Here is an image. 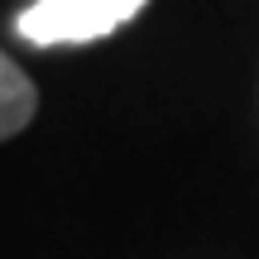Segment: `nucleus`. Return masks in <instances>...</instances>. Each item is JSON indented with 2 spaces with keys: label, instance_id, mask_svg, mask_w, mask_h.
Returning <instances> with one entry per match:
<instances>
[{
  "label": "nucleus",
  "instance_id": "1",
  "mask_svg": "<svg viewBox=\"0 0 259 259\" xmlns=\"http://www.w3.org/2000/svg\"><path fill=\"white\" fill-rule=\"evenodd\" d=\"M149 0H34L15 15V34L24 44H96L144 10Z\"/></svg>",
  "mask_w": 259,
  "mask_h": 259
},
{
  "label": "nucleus",
  "instance_id": "2",
  "mask_svg": "<svg viewBox=\"0 0 259 259\" xmlns=\"http://www.w3.org/2000/svg\"><path fill=\"white\" fill-rule=\"evenodd\" d=\"M34 111H38L34 82L19 72V63L10 53H0V139L19 135V130L34 120Z\"/></svg>",
  "mask_w": 259,
  "mask_h": 259
}]
</instances>
